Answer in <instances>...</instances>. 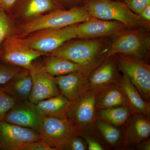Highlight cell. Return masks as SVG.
<instances>
[{
	"instance_id": "6da1fadb",
	"label": "cell",
	"mask_w": 150,
	"mask_h": 150,
	"mask_svg": "<svg viewBox=\"0 0 150 150\" xmlns=\"http://www.w3.org/2000/svg\"><path fill=\"white\" fill-rule=\"evenodd\" d=\"M111 37L68 40L48 55L62 57L86 67L90 73L106 59Z\"/></svg>"
},
{
	"instance_id": "7a4b0ae2",
	"label": "cell",
	"mask_w": 150,
	"mask_h": 150,
	"mask_svg": "<svg viewBox=\"0 0 150 150\" xmlns=\"http://www.w3.org/2000/svg\"><path fill=\"white\" fill-rule=\"evenodd\" d=\"M84 6L69 9H58L38 16L29 21L15 25L13 34L21 38L44 28H58L81 23L91 18Z\"/></svg>"
},
{
	"instance_id": "3957f363",
	"label": "cell",
	"mask_w": 150,
	"mask_h": 150,
	"mask_svg": "<svg viewBox=\"0 0 150 150\" xmlns=\"http://www.w3.org/2000/svg\"><path fill=\"white\" fill-rule=\"evenodd\" d=\"M111 39L106 58L122 54L134 56L146 62L149 59V31L144 28H129L111 38Z\"/></svg>"
},
{
	"instance_id": "277c9868",
	"label": "cell",
	"mask_w": 150,
	"mask_h": 150,
	"mask_svg": "<svg viewBox=\"0 0 150 150\" xmlns=\"http://www.w3.org/2000/svg\"><path fill=\"white\" fill-rule=\"evenodd\" d=\"M78 24L62 28L38 30L24 37L19 38L22 43L29 48L47 55L65 42L76 38Z\"/></svg>"
},
{
	"instance_id": "5b68a950",
	"label": "cell",
	"mask_w": 150,
	"mask_h": 150,
	"mask_svg": "<svg viewBox=\"0 0 150 150\" xmlns=\"http://www.w3.org/2000/svg\"><path fill=\"white\" fill-rule=\"evenodd\" d=\"M92 17L115 21L130 28L142 27V21L123 2L113 0H88L84 5Z\"/></svg>"
},
{
	"instance_id": "8992f818",
	"label": "cell",
	"mask_w": 150,
	"mask_h": 150,
	"mask_svg": "<svg viewBox=\"0 0 150 150\" xmlns=\"http://www.w3.org/2000/svg\"><path fill=\"white\" fill-rule=\"evenodd\" d=\"M120 71L126 74L145 101L150 102V66L148 62L126 54L115 55Z\"/></svg>"
},
{
	"instance_id": "52a82bcc",
	"label": "cell",
	"mask_w": 150,
	"mask_h": 150,
	"mask_svg": "<svg viewBox=\"0 0 150 150\" xmlns=\"http://www.w3.org/2000/svg\"><path fill=\"white\" fill-rule=\"evenodd\" d=\"M46 55L29 48L13 34L10 35L0 46V62L28 71L35 60Z\"/></svg>"
},
{
	"instance_id": "ba28073f",
	"label": "cell",
	"mask_w": 150,
	"mask_h": 150,
	"mask_svg": "<svg viewBox=\"0 0 150 150\" xmlns=\"http://www.w3.org/2000/svg\"><path fill=\"white\" fill-rule=\"evenodd\" d=\"M37 132L56 150H63L70 140L78 135L67 117L43 116Z\"/></svg>"
},
{
	"instance_id": "9c48e42d",
	"label": "cell",
	"mask_w": 150,
	"mask_h": 150,
	"mask_svg": "<svg viewBox=\"0 0 150 150\" xmlns=\"http://www.w3.org/2000/svg\"><path fill=\"white\" fill-rule=\"evenodd\" d=\"M43 137L36 131L22 126L0 121V149L23 150Z\"/></svg>"
},
{
	"instance_id": "30bf717a",
	"label": "cell",
	"mask_w": 150,
	"mask_h": 150,
	"mask_svg": "<svg viewBox=\"0 0 150 150\" xmlns=\"http://www.w3.org/2000/svg\"><path fill=\"white\" fill-rule=\"evenodd\" d=\"M97 93L90 90L81 99L71 104L67 118L78 135L94 125L97 118L95 108L96 97Z\"/></svg>"
},
{
	"instance_id": "8fae6325",
	"label": "cell",
	"mask_w": 150,
	"mask_h": 150,
	"mask_svg": "<svg viewBox=\"0 0 150 150\" xmlns=\"http://www.w3.org/2000/svg\"><path fill=\"white\" fill-rule=\"evenodd\" d=\"M58 9H66L58 0H16L8 14L14 24L23 23Z\"/></svg>"
},
{
	"instance_id": "7c38bea8",
	"label": "cell",
	"mask_w": 150,
	"mask_h": 150,
	"mask_svg": "<svg viewBox=\"0 0 150 150\" xmlns=\"http://www.w3.org/2000/svg\"><path fill=\"white\" fill-rule=\"evenodd\" d=\"M129 28L119 21L91 17L87 21L78 23L76 29V38L91 39L112 38Z\"/></svg>"
},
{
	"instance_id": "4fadbf2b",
	"label": "cell",
	"mask_w": 150,
	"mask_h": 150,
	"mask_svg": "<svg viewBox=\"0 0 150 150\" xmlns=\"http://www.w3.org/2000/svg\"><path fill=\"white\" fill-rule=\"evenodd\" d=\"M30 74L32 80L28 100L36 104L40 101L61 94L54 77L42 69L38 63L33 62Z\"/></svg>"
},
{
	"instance_id": "5bb4252c",
	"label": "cell",
	"mask_w": 150,
	"mask_h": 150,
	"mask_svg": "<svg viewBox=\"0 0 150 150\" xmlns=\"http://www.w3.org/2000/svg\"><path fill=\"white\" fill-rule=\"evenodd\" d=\"M61 94L74 104L90 91L88 76L77 71L54 77Z\"/></svg>"
},
{
	"instance_id": "9a60e30c",
	"label": "cell",
	"mask_w": 150,
	"mask_h": 150,
	"mask_svg": "<svg viewBox=\"0 0 150 150\" xmlns=\"http://www.w3.org/2000/svg\"><path fill=\"white\" fill-rule=\"evenodd\" d=\"M120 71L115 55L106 58L88 76L90 90L98 93L109 86L119 83Z\"/></svg>"
},
{
	"instance_id": "2e32d148",
	"label": "cell",
	"mask_w": 150,
	"mask_h": 150,
	"mask_svg": "<svg viewBox=\"0 0 150 150\" xmlns=\"http://www.w3.org/2000/svg\"><path fill=\"white\" fill-rule=\"evenodd\" d=\"M43 117L35 104L28 100L20 101L5 115L3 121L37 132Z\"/></svg>"
},
{
	"instance_id": "e0dca14e",
	"label": "cell",
	"mask_w": 150,
	"mask_h": 150,
	"mask_svg": "<svg viewBox=\"0 0 150 150\" xmlns=\"http://www.w3.org/2000/svg\"><path fill=\"white\" fill-rule=\"evenodd\" d=\"M41 62L38 63L42 69L54 77L80 71L88 76L90 73L83 66L62 57L54 55H46Z\"/></svg>"
},
{
	"instance_id": "ac0fdd59",
	"label": "cell",
	"mask_w": 150,
	"mask_h": 150,
	"mask_svg": "<svg viewBox=\"0 0 150 150\" xmlns=\"http://www.w3.org/2000/svg\"><path fill=\"white\" fill-rule=\"evenodd\" d=\"M150 118L142 114L132 113L125 128V137L128 146H135L150 135Z\"/></svg>"
},
{
	"instance_id": "d6986e66",
	"label": "cell",
	"mask_w": 150,
	"mask_h": 150,
	"mask_svg": "<svg viewBox=\"0 0 150 150\" xmlns=\"http://www.w3.org/2000/svg\"><path fill=\"white\" fill-rule=\"evenodd\" d=\"M94 126L103 141L110 149H123L129 147L125 137V127H117L98 118Z\"/></svg>"
},
{
	"instance_id": "ffe728a7",
	"label": "cell",
	"mask_w": 150,
	"mask_h": 150,
	"mask_svg": "<svg viewBox=\"0 0 150 150\" xmlns=\"http://www.w3.org/2000/svg\"><path fill=\"white\" fill-rule=\"evenodd\" d=\"M32 86V80L29 71L23 69L7 83L0 86L6 92L20 101L28 100Z\"/></svg>"
},
{
	"instance_id": "44dd1931",
	"label": "cell",
	"mask_w": 150,
	"mask_h": 150,
	"mask_svg": "<svg viewBox=\"0 0 150 150\" xmlns=\"http://www.w3.org/2000/svg\"><path fill=\"white\" fill-rule=\"evenodd\" d=\"M119 83L123 88L132 113L143 114L150 118V102L145 101L126 74L123 73L121 75Z\"/></svg>"
},
{
	"instance_id": "7402d4cb",
	"label": "cell",
	"mask_w": 150,
	"mask_h": 150,
	"mask_svg": "<svg viewBox=\"0 0 150 150\" xmlns=\"http://www.w3.org/2000/svg\"><path fill=\"white\" fill-rule=\"evenodd\" d=\"M122 105H128V100L119 83L109 86L97 94L95 100L96 111Z\"/></svg>"
},
{
	"instance_id": "603a6c76",
	"label": "cell",
	"mask_w": 150,
	"mask_h": 150,
	"mask_svg": "<svg viewBox=\"0 0 150 150\" xmlns=\"http://www.w3.org/2000/svg\"><path fill=\"white\" fill-rule=\"evenodd\" d=\"M43 116L66 118L71 103L62 94L52 97L35 104Z\"/></svg>"
},
{
	"instance_id": "cb8c5ba5",
	"label": "cell",
	"mask_w": 150,
	"mask_h": 150,
	"mask_svg": "<svg viewBox=\"0 0 150 150\" xmlns=\"http://www.w3.org/2000/svg\"><path fill=\"white\" fill-rule=\"evenodd\" d=\"M132 112L128 105H122L97 111V117L117 127L125 128Z\"/></svg>"
},
{
	"instance_id": "d4e9b609",
	"label": "cell",
	"mask_w": 150,
	"mask_h": 150,
	"mask_svg": "<svg viewBox=\"0 0 150 150\" xmlns=\"http://www.w3.org/2000/svg\"><path fill=\"white\" fill-rule=\"evenodd\" d=\"M86 141L88 150H110L103 141L94 126L86 129L79 134Z\"/></svg>"
},
{
	"instance_id": "484cf974",
	"label": "cell",
	"mask_w": 150,
	"mask_h": 150,
	"mask_svg": "<svg viewBox=\"0 0 150 150\" xmlns=\"http://www.w3.org/2000/svg\"><path fill=\"white\" fill-rule=\"evenodd\" d=\"M15 24L8 14L0 8V46L13 34Z\"/></svg>"
},
{
	"instance_id": "4316f807",
	"label": "cell",
	"mask_w": 150,
	"mask_h": 150,
	"mask_svg": "<svg viewBox=\"0 0 150 150\" xmlns=\"http://www.w3.org/2000/svg\"><path fill=\"white\" fill-rule=\"evenodd\" d=\"M0 87V121H3L5 115L20 102Z\"/></svg>"
},
{
	"instance_id": "83f0119b",
	"label": "cell",
	"mask_w": 150,
	"mask_h": 150,
	"mask_svg": "<svg viewBox=\"0 0 150 150\" xmlns=\"http://www.w3.org/2000/svg\"><path fill=\"white\" fill-rule=\"evenodd\" d=\"M23 69L20 67L0 64V86L7 83Z\"/></svg>"
},
{
	"instance_id": "f1b7e54d",
	"label": "cell",
	"mask_w": 150,
	"mask_h": 150,
	"mask_svg": "<svg viewBox=\"0 0 150 150\" xmlns=\"http://www.w3.org/2000/svg\"><path fill=\"white\" fill-rule=\"evenodd\" d=\"M87 145L83 138L76 135L65 145L63 150H87Z\"/></svg>"
},
{
	"instance_id": "f546056e",
	"label": "cell",
	"mask_w": 150,
	"mask_h": 150,
	"mask_svg": "<svg viewBox=\"0 0 150 150\" xmlns=\"http://www.w3.org/2000/svg\"><path fill=\"white\" fill-rule=\"evenodd\" d=\"M123 2L133 12L137 15L150 5V0H123Z\"/></svg>"
},
{
	"instance_id": "4dcf8cb0",
	"label": "cell",
	"mask_w": 150,
	"mask_h": 150,
	"mask_svg": "<svg viewBox=\"0 0 150 150\" xmlns=\"http://www.w3.org/2000/svg\"><path fill=\"white\" fill-rule=\"evenodd\" d=\"M23 150H56L44 139H40L30 143Z\"/></svg>"
},
{
	"instance_id": "1f68e13d",
	"label": "cell",
	"mask_w": 150,
	"mask_h": 150,
	"mask_svg": "<svg viewBox=\"0 0 150 150\" xmlns=\"http://www.w3.org/2000/svg\"><path fill=\"white\" fill-rule=\"evenodd\" d=\"M138 15L142 21L143 27L150 31V5L144 9Z\"/></svg>"
},
{
	"instance_id": "d6a6232c",
	"label": "cell",
	"mask_w": 150,
	"mask_h": 150,
	"mask_svg": "<svg viewBox=\"0 0 150 150\" xmlns=\"http://www.w3.org/2000/svg\"><path fill=\"white\" fill-rule=\"evenodd\" d=\"M60 4L66 9L84 5L88 0H58Z\"/></svg>"
},
{
	"instance_id": "836d02e7",
	"label": "cell",
	"mask_w": 150,
	"mask_h": 150,
	"mask_svg": "<svg viewBox=\"0 0 150 150\" xmlns=\"http://www.w3.org/2000/svg\"><path fill=\"white\" fill-rule=\"evenodd\" d=\"M16 0H0V8L9 14L13 8Z\"/></svg>"
},
{
	"instance_id": "e575fe53",
	"label": "cell",
	"mask_w": 150,
	"mask_h": 150,
	"mask_svg": "<svg viewBox=\"0 0 150 150\" xmlns=\"http://www.w3.org/2000/svg\"><path fill=\"white\" fill-rule=\"evenodd\" d=\"M137 150H150V139L149 138L146 139L142 142L135 145Z\"/></svg>"
},
{
	"instance_id": "d590c367",
	"label": "cell",
	"mask_w": 150,
	"mask_h": 150,
	"mask_svg": "<svg viewBox=\"0 0 150 150\" xmlns=\"http://www.w3.org/2000/svg\"><path fill=\"white\" fill-rule=\"evenodd\" d=\"M113 1H114V0H113ZM114 1H115V0H114ZM116 1H118V0H116Z\"/></svg>"
}]
</instances>
